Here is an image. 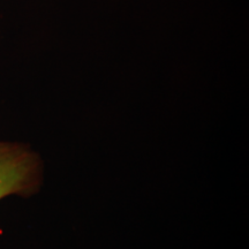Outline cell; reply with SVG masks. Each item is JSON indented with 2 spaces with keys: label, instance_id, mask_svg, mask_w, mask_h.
Wrapping results in <instances>:
<instances>
[{
  "label": "cell",
  "instance_id": "obj_1",
  "mask_svg": "<svg viewBox=\"0 0 249 249\" xmlns=\"http://www.w3.org/2000/svg\"><path fill=\"white\" fill-rule=\"evenodd\" d=\"M42 181L43 165L36 152L21 143L0 141V200L35 194Z\"/></svg>",
  "mask_w": 249,
  "mask_h": 249
}]
</instances>
